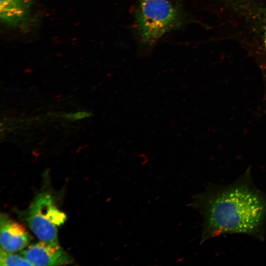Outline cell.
Instances as JSON below:
<instances>
[{"label":"cell","mask_w":266,"mask_h":266,"mask_svg":"<svg viewBox=\"0 0 266 266\" xmlns=\"http://www.w3.org/2000/svg\"><path fill=\"white\" fill-rule=\"evenodd\" d=\"M188 206L202 219L200 244L227 234L265 239L266 193L254 184L249 168L229 185L208 184L193 196Z\"/></svg>","instance_id":"obj_1"},{"label":"cell","mask_w":266,"mask_h":266,"mask_svg":"<svg viewBox=\"0 0 266 266\" xmlns=\"http://www.w3.org/2000/svg\"><path fill=\"white\" fill-rule=\"evenodd\" d=\"M135 17L138 36L148 46L184 22L181 10L169 0H140Z\"/></svg>","instance_id":"obj_2"},{"label":"cell","mask_w":266,"mask_h":266,"mask_svg":"<svg viewBox=\"0 0 266 266\" xmlns=\"http://www.w3.org/2000/svg\"><path fill=\"white\" fill-rule=\"evenodd\" d=\"M23 214L29 227L40 241L59 244L57 227L65 223L66 216L56 206L50 194H38Z\"/></svg>","instance_id":"obj_3"},{"label":"cell","mask_w":266,"mask_h":266,"mask_svg":"<svg viewBox=\"0 0 266 266\" xmlns=\"http://www.w3.org/2000/svg\"><path fill=\"white\" fill-rule=\"evenodd\" d=\"M32 266H62L71 263L69 255L59 245L40 241L21 251Z\"/></svg>","instance_id":"obj_4"},{"label":"cell","mask_w":266,"mask_h":266,"mask_svg":"<svg viewBox=\"0 0 266 266\" xmlns=\"http://www.w3.org/2000/svg\"><path fill=\"white\" fill-rule=\"evenodd\" d=\"M0 219V247L10 252L22 250L30 242L31 235L22 224L7 215L1 213Z\"/></svg>","instance_id":"obj_5"},{"label":"cell","mask_w":266,"mask_h":266,"mask_svg":"<svg viewBox=\"0 0 266 266\" xmlns=\"http://www.w3.org/2000/svg\"><path fill=\"white\" fill-rule=\"evenodd\" d=\"M32 0H0L1 22L16 26L25 21L30 14Z\"/></svg>","instance_id":"obj_6"},{"label":"cell","mask_w":266,"mask_h":266,"mask_svg":"<svg viewBox=\"0 0 266 266\" xmlns=\"http://www.w3.org/2000/svg\"><path fill=\"white\" fill-rule=\"evenodd\" d=\"M7 252L0 247V266H32L22 255Z\"/></svg>","instance_id":"obj_7"},{"label":"cell","mask_w":266,"mask_h":266,"mask_svg":"<svg viewBox=\"0 0 266 266\" xmlns=\"http://www.w3.org/2000/svg\"><path fill=\"white\" fill-rule=\"evenodd\" d=\"M87 113H88L87 112V113L86 112H83V113L79 112L75 114H73L71 116V118L75 120L80 119V118H82L85 116H87Z\"/></svg>","instance_id":"obj_8"},{"label":"cell","mask_w":266,"mask_h":266,"mask_svg":"<svg viewBox=\"0 0 266 266\" xmlns=\"http://www.w3.org/2000/svg\"><path fill=\"white\" fill-rule=\"evenodd\" d=\"M262 33L263 41L264 42V45L266 49V21L264 24Z\"/></svg>","instance_id":"obj_9"}]
</instances>
